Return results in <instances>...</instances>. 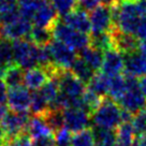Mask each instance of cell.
<instances>
[{
  "label": "cell",
  "mask_w": 146,
  "mask_h": 146,
  "mask_svg": "<svg viewBox=\"0 0 146 146\" xmlns=\"http://www.w3.org/2000/svg\"><path fill=\"white\" fill-rule=\"evenodd\" d=\"M110 82H111V78H109L108 75L103 74L102 72L95 73V75L87 84V89L95 92L101 98H104L109 94Z\"/></svg>",
  "instance_id": "obj_19"
},
{
  "label": "cell",
  "mask_w": 146,
  "mask_h": 146,
  "mask_svg": "<svg viewBox=\"0 0 146 146\" xmlns=\"http://www.w3.org/2000/svg\"><path fill=\"white\" fill-rule=\"evenodd\" d=\"M9 113V106L5 103H0V123L5 118V116Z\"/></svg>",
  "instance_id": "obj_36"
},
{
  "label": "cell",
  "mask_w": 146,
  "mask_h": 146,
  "mask_svg": "<svg viewBox=\"0 0 146 146\" xmlns=\"http://www.w3.org/2000/svg\"><path fill=\"white\" fill-rule=\"evenodd\" d=\"M78 2H81V1H84V0H78Z\"/></svg>",
  "instance_id": "obj_43"
},
{
  "label": "cell",
  "mask_w": 146,
  "mask_h": 146,
  "mask_svg": "<svg viewBox=\"0 0 146 146\" xmlns=\"http://www.w3.org/2000/svg\"><path fill=\"white\" fill-rule=\"evenodd\" d=\"M123 123V109L116 101L104 97L100 105L91 113V125L105 129H117Z\"/></svg>",
  "instance_id": "obj_2"
},
{
  "label": "cell",
  "mask_w": 146,
  "mask_h": 146,
  "mask_svg": "<svg viewBox=\"0 0 146 146\" xmlns=\"http://www.w3.org/2000/svg\"><path fill=\"white\" fill-rule=\"evenodd\" d=\"M78 53H80V57L95 72L101 69L102 62H103V58H104V52L98 50L94 46L88 45L87 47L83 48L82 50H80Z\"/></svg>",
  "instance_id": "obj_18"
},
{
  "label": "cell",
  "mask_w": 146,
  "mask_h": 146,
  "mask_svg": "<svg viewBox=\"0 0 146 146\" xmlns=\"http://www.w3.org/2000/svg\"><path fill=\"white\" fill-rule=\"evenodd\" d=\"M50 110L48 102L46 101L44 96L40 90H35L31 94V102L29 111L33 115H44L46 111Z\"/></svg>",
  "instance_id": "obj_25"
},
{
  "label": "cell",
  "mask_w": 146,
  "mask_h": 146,
  "mask_svg": "<svg viewBox=\"0 0 146 146\" xmlns=\"http://www.w3.org/2000/svg\"><path fill=\"white\" fill-rule=\"evenodd\" d=\"M139 86H140V89H141V91L143 92V95L146 97V75L140 78Z\"/></svg>",
  "instance_id": "obj_38"
},
{
  "label": "cell",
  "mask_w": 146,
  "mask_h": 146,
  "mask_svg": "<svg viewBox=\"0 0 146 146\" xmlns=\"http://www.w3.org/2000/svg\"><path fill=\"white\" fill-rule=\"evenodd\" d=\"M8 106L13 112H28L31 102V94L26 86L9 88L7 97Z\"/></svg>",
  "instance_id": "obj_11"
},
{
  "label": "cell",
  "mask_w": 146,
  "mask_h": 146,
  "mask_svg": "<svg viewBox=\"0 0 146 146\" xmlns=\"http://www.w3.org/2000/svg\"><path fill=\"white\" fill-rule=\"evenodd\" d=\"M89 21L91 36L112 31L114 29L112 7L99 5L96 9L89 12Z\"/></svg>",
  "instance_id": "obj_6"
},
{
  "label": "cell",
  "mask_w": 146,
  "mask_h": 146,
  "mask_svg": "<svg viewBox=\"0 0 146 146\" xmlns=\"http://www.w3.org/2000/svg\"><path fill=\"white\" fill-rule=\"evenodd\" d=\"M7 68H8V67H5V66H3V64H0V78H3V75H5V70H7Z\"/></svg>",
  "instance_id": "obj_42"
},
{
  "label": "cell",
  "mask_w": 146,
  "mask_h": 146,
  "mask_svg": "<svg viewBox=\"0 0 146 146\" xmlns=\"http://www.w3.org/2000/svg\"><path fill=\"white\" fill-rule=\"evenodd\" d=\"M53 31L50 28L36 27L33 26L29 35V40L36 43V45H46L52 41Z\"/></svg>",
  "instance_id": "obj_26"
},
{
  "label": "cell",
  "mask_w": 146,
  "mask_h": 146,
  "mask_svg": "<svg viewBox=\"0 0 146 146\" xmlns=\"http://www.w3.org/2000/svg\"><path fill=\"white\" fill-rule=\"evenodd\" d=\"M114 28L134 36L142 19L146 16V1L127 0L112 7Z\"/></svg>",
  "instance_id": "obj_1"
},
{
  "label": "cell",
  "mask_w": 146,
  "mask_h": 146,
  "mask_svg": "<svg viewBox=\"0 0 146 146\" xmlns=\"http://www.w3.org/2000/svg\"><path fill=\"white\" fill-rule=\"evenodd\" d=\"M52 64L60 70H70L74 60L78 58L75 50L58 40H52L47 44Z\"/></svg>",
  "instance_id": "obj_7"
},
{
  "label": "cell",
  "mask_w": 146,
  "mask_h": 146,
  "mask_svg": "<svg viewBox=\"0 0 146 146\" xmlns=\"http://www.w3.org/2000/svg\"><path fill=\"white\" fill-rule=\"evenodd\" d=\"M70 71L78 78L81 80L84 84H88L92 76L95 75V71L84 61V60L78 56L76 59L74 60L73 64L70 68Z\"/></svg>",
  "instance_id": "obj_21"
},
{
  "label": "cell",
  "mask_w": 146,
  "mask_h": 146,
  "mask_svg": "<svg viewBox=\"0 0 146 146\" xmlns=\"http://www.w3.org/2000/svg\"><path fill=\"white\" fill-rule=\"evenodd\" d=\"M121 1H127V0H121Z\"/></svg>",
  "instance_id": "obj_44"
},
{
  "label": "cell",
  "mask_w": 146,
  "mask_h": 146,
  "mask_svg": "<svg viewBox=\"0 0 146 146\" xmlns=\"http://www.w3.org/2000/svg\"><path fill=\"white\" fill-rule=\"evenodd\" d=\"M52 31L54 39L62 42L75 52H80L90 45V36L88 33L78 31L59 19L55 23Z\"/></svg>",
  "instance_id": "obj_3"
},
{
  "label": "cell",
  "mask_w": 146,
  "mask_h": 146,
  "mask_svg": "<svg viewBox=\"0 0 146 146\" xmlns=\"http://www.w3.org/2000/svg\"><path fill=\"white\" fill-rule=\"evenodd\" d=\"M101 72L108 75L109 78H113L121 74L123 71V56L116 48H110L104 52V58L101 67Z\"/></svg>",
  "instance_id": "obj_13"
},
{
  "label": "cell",
  "mask_w": 146,
  "mask_h": 146,
  "mask_svg": "<svg viewBox=\"0 0 146 146\" xmlns=\"http://www.w3.org/2000/svg\"><path fill=\"white\" fill-rule=\"evenodd\" d=\"M0 64L9 67L14 64L13 42L0 36Z\"/></svg>",
  "instance_id": "obj_28"
},
{
  "label": "cell",
  "mask_w": 146,
  "mask_h": 146,
  "mask_svg": "<svg viewBox=\"0 0 146 146\" xmlns=\"http://www.w3.org/2000/svg\"><path fill=\"white\" fill-rule=\"evenodd\" d=\"M31 146H56L55 135L52 134V135H47V137L33 139Z\"/></svg>",
  "instance_id": "obj_34"
},
{
  "label": "cell",
  "mask_w": 146,
  "mask_h": 146,
  "mask_svg": "<svg viewBox=\"0 0 146 146\" xmlns=\"http://www.w3.org/2000/svg\"><path fill=\"white\" fill-rule=\"evenodd\" d=\"M125 76L127 82V90L118 101V104L123 111H127L133 115L139 111L145 109L146 97L140 89L137 78L128 74H125Z\"/></svg>",
  "instance_id": "obj_5"
},
{
  "label": "cell",
  "mask_w": 146,
  "mask_h": 146,
  "mask_svg": "<svg viewBox=\"0 0 146 146\" xmlns=\"http://www.w3.org/2000/svg\"><path fill=\"white\" fill-rule=\"evenodd\" d=\"M95 135L90 128L74 133L71 140V146H95Z\"/></svg>",
  "instance_id": "obj_29"
},
{
  "label": "cell",
  "mask_w": 146,
  "mask_h": 146,
  "mask_svg": "<svg viewBox=\"0 0 146 146\" xmlns=\"http://www.w3.org/2000/svg\"><path fill=\"white\" fill-rule=\"evenodd\" d=\"M127 90V82H126V76L125 75H116L111 78L109 88V97L114 101L118 102L120 98L123 96V94Z\"/></svg>",
  "instance_id": "obj_23"
},
{
  "label": "cell",
  "mask_w": 146,
  "mask_h": 146,
  "mask_svg": "<svg viewBox=\"0 0 146 146\" xmlns=\"http://www.w3.org/2000/svg\"><path fill=\"white\" fill-rule=\"evenodd\" d=\"M39 90L42 92V95L44 96V98L46 99V101L48 102L50 109H56V103L58 100V97H59V85L58 82L55 78H50L47 82L43 85L41 89Z\"/></svg>",
  "instance_id": "obj_22"
},
{
  "label": "cell",
  "mask_w": 146,
  "mask_h": 146,
  "mask_svg": "<svg viewBox=\"0 0 146 146\" xmlns=\"http://www.w3.org/2000/svg\"><path fill=\"white\" fill-rule=\"evenodd\" d=\"M50 78V74L45 69L41 67H36V68L26 70L24 75V84L30 90H39Z\"/></svg>",
  "instance_id": "obj_16"
},
{
  "label": "cell",
  "mask_w": 146,
  "mask_h": 146,
  "mask_svg": "<svg viewBox=\"0 0 146 146\" xmlns=\"http://www.w3.org/2000/svg\"><path fill=\"white\" fill-rule=\"evenodd\" d=\"M32 141L27 133H22L17 137L8 139L3 146H31Z\"/></svg>",
  "instance_id": "obj_33"
},
{
  "label": "cell",
  "mask_w": 146,
  "mask_h": 146,
  "mask_svg": "<svg viewBox=\"0 0 146 146\" xmlns=\"http://www.w3.org/2000/svg\"><path fill=\"white\" fill-rule=\"evenodd\" d=\"M131 125L135 133V137L146 134V109H143L133 114Z\"/></svg>",
  "instance_id": "obj_31"
},
{
  "label": "cell",
  "mask_w": 146,
  "mask_h": 146,
  "mask_svg": "<svg viewBox=\"0 0 146 146\" xmlns=\"http://www.w3.org/2000/svg\"><path fill=\"white\" fill-rule=\"evenodd\" d=\"M45 119L46 123L50 126L53 132H57L58 130L64 127V110L61 109H50L46 111L44 115H42Z\"/></svg>",
  "instance_id": "obj_24"
},
{
  "label": "cell",
  "mask_w": 146,
  "mask_h": 146,
  "mask_svg": "<svg viewBox=\"0 0 146 146\" xmlns=\"http://www.w3.org/2000/svg\"><path fill=\"white\" fill-rule=\"evenodd\" d=\"M8 97V86L2 78H0V103H5Z\"/></svg>",
  "instance_id": "obj_35"
},
{
  "label": "cell",
  "mask_w": 146,
  "mask_h": 146,
  "mask_svg": "<svg viewBox=\"0 0 146 146\" xmlns=\"http://www.w3.org/2000/svg\"><path fill=\"white\" fill-rule=\"evenodd\" d=\"M134 145L135 146H146V134L137 137L134 140Z\"/></svg>",
  "instance_id": "obj_37"
},
{
  "label": "cell",
  "mask_w": 146,
  "mask_h": 146,
  "mask_svg": "<svg viewBox=\"0 0 146 146\" xmlns=\"http://www.w3.org/2000/svg\"><path fill=\"white\" fill-rule=\"evenodd\" d=\"M137 50H139V52L146 58V42H140Z\"/></svg>",
  "instance_id": "obj_41"
},
{
  "label": "cell",
  "mask_w": 146,
  "mask_h": 146,
  "mask_svg": "<svg viewBox=\"0 0 146 146\" xmlns=\"http://www.w3.org/2000/svg\"><path fill=\"white\" fill-rule=\"evenodd\" d=\"M24 75H25L24 69H22L17 64H13L7 68L2 80L9 88H13V87L23 85Z\"/></svg>",
  "instance_id": "obj_20"
},
{
  "label": "cell",
  "mask_w": 146,
  "mask_h": 146,
  "mask_svg": "<svg viewBox=\"0 0 146 146\" xmlns=\"http://www.w3.org/2000/svg\"><path fill=\"white\" fill-rule=\"evenodd\" d=\"M39 48L40 45L30 40L21 39L13 41L14 64L24 70L39 67Z\"/></svg>",
  "instance_id": "obj_4"
},
{
  "label": "cell",
  "mask_w": 146,
  "mask_h": 146,
  "mask_svg": "<svg viewBox=\"0 0 146 146\" xmlns=\"http://www.w3.org/2000/svg\"><path fill=\"white\" fill-rule=\"evenodd\" d=\"M66 25L71 28L84 32V33H90V21H89V14L86 11L80 9H75L71 13L62 16L61 19Z\"/></svg>",
  "instance_id": "obj_15"
},
{
  "label": "cell",
  "mask_w": 146,
  "mask_h": 146,
  "mask_svg": "<svg viewBox=\"0 0 146 146\" xmlns=\"http://www.w3.org/2000/svg\"><path fill=\"white\" fill-rule=\"evenodd\" d=\"M50 1L54 7L55 11L61 17L71 13L72 11L78 9V0H50Z\"/></svg>",
  "instance_id": "obj_30"
},
{
  "label": "cell",
  "mask_w": 146,
  "mask_h": 146,
  "mask_svg": "<svg viewBox=\"0 0 146 146\" xmlns=\"http://www.w3.org/2000/svg\"><path fill=\"white\" fill-rule=\"evenodd\" d=\"M100 5H108V7H114L119 2V0H99Z\"/></svg>",
  "instance_id": "obj_40"
},
{
  "label": "cell",
  "mask_w": 146,
  "mask_h": 146,
  "mask_svg": "<svg viewBox=\"0 0 146 146\" xmlns=\"http://www.w3.org/2000/svg\"><path fill=\"white\" fill-rule=\"evenodd\" d=\"M64 127L72 133L80 132L89 128L91 125V114L81 106L64 109Z\"/></svg>",
  "instance_id": "obj_8"
},
{
  "label": "cell",
  "mask_w": 146,
  "mask_h": 146,
  "mask_svg": "<svg viewBox=\"0 0 146 146\" xmlns=\"http://www.w3.org/2000/svg\"><path fill=\"white\" fill-rule=\"evenodd\" d=\"M71 131H69L66 127L55 132V142L56 146H71V140L72 134Z\"/></svg>",
  "instance_id": "obj_32"
},
{
  "label": "cell",
  "mask_w": 146,
  "mask_h": 146,
  "mask_svg": "<svg viewBox=\"0 0 146 146\" xmlns=\"http://www.w3.org/2000/svg\"><path fill=\"white\" fill-rule=\"evenodd\" d=\"M7 140H8V137H7V134H5L2 126H0V146L5 145V143L7 142Z\"/></svg>",
  "instance_id": "obj_39"
},
{
  "label": "cell",
  "mask_w": 146,
  "mask_h": 146,
  "mask_svg": "<svg viewBox=\"0 0 146 146\" xmlns=\"http://www.w3.org/2000/svg\"><path fill=\"white\" fill-rule=\"evenodd\" d=\"M31 22L19 16L14 19L13 22H10L5 25H0V36L9 39L11 41L21 40L25 38H29V35L32 30Z\"/></svg>",
  "instance_id": "obj_10"
},
{
  "label": "cell",
  "mask_w": 146,
  "mask_h": 146,
  "mask_svg": "<svg viewBox=\"0 0 146 146\" xmlns=\"http://www.w3.org/2000/svg\"><path fill=\"white\" fill-rule=\"evenodd\" d=\"M132 146H135V145H134V143H133V145Z\"/></svg>",
  "instance_id": "obj_45"
},
{
  "label": "cell",
  "mask_w": 146,
  "mask_h": 146,
  "mask_svg": "<svg viewBox=\"0 0 146 146\" xmlns=\"http://www.w3.org/2000/svg\"><path fill=\"white\" fill-rule=\"evenodd\" d=\"M29 119L30 115L28 112H9L1 123L8 139L15 137L26 132Z\"/></svg>",
  "instance_id": "obj_9"
},
{
  "label": "cell",
  "mask_w": 146,
  "mask_h": 146,
  "mask_svg": "<svg viewBox=\"0 0 146 146\" xmlns=\"http://www.w3.org/2000/svg\"><path fill=\"white\" fill-rule=\"evenodd\" d=\"M26 133L31 139H38V137L52 135L54 132L46 123L45 119L42 115H33L28 121Z\"/></svg>",
  "instance_id": "obj_17"
},
{
  "label": "cell",
  "mask_w": 146,
  "mask_h": 146,
  "mask_svg": "<svg viewBox=\"0 0 146 146\" xmlns=\"http://www.w3.org/2000/svg\"><path fill=\"white\" fill-rule=\"evenodd\" d=\"M42 0H18V11L23 18L32 23V18L36 14L38 8L41 5Z\"/></svg>",
  "instance_id": "obj_27"
},
{
  "label": "cell",
  "mask_w": 146,
  "mask_h": 146,
  "mask_svg": "<svg viewBox=\"0 0 146 146\" xmlns=\"http://www.w3.org/2000/svg\"><path fill=\"white\" fill-rule=\"evenodd\" d=\"M58 21V14L55 11L50 0H42L41 5L36 10L32 18V24L36 27L53 28L55 23Z\"/></svg>",
  "instance_id": "obj_14"
},
{
  "label": "cell",
  "mask_w": 146,
  "mask_h": 146,
  "mask_svg": "<svg viewBox=\"0 0 146 146\" xmlns=\"http://www.w3.org/2000/svg\"><path fill=\"white\" fill-rule=\"evenodd\" d=\"M123 56L125 74L134 78H142L146 75V58L139 50L125 53Z\"/></svg>",
  "instance_id": "obj_12"
}]
</instances>
